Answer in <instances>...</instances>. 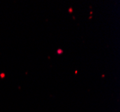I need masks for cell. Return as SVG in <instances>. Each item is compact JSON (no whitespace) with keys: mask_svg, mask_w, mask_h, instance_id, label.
<instances>
[{"mask_svg":"<svg viewBox=\"0 0 120 112\" xmlns=\"http://www.w3.org/2000/svg\"><path fill=\"white\" fill-rule=\"evenodd\" d=\"M0 76H1V78H4V77H5V74H1Z\"/></svg>","mask_w":120,"mask_h":112,"instance_id":"2","label":"cell"},{"mask_svg":"<svg viewBox=\"0 0 120 112\" xmlns=\"http://www.w3.org/2000/svg\"><path fill=\"white\" fill-rule=\"evenodd\" d=\"M56 52H57L58 54H62V53H63V50H62V49H57Z\"/></svg>","mask_w":120,"mask_h":112,"instance_id":"1","label":"cell"},{"mask_svg":"<svg viewBox=\"0 0 120 112\" xmlns=\"http://www.w3.org/2000/svg\"><path fill=\"white\" fill-rule=\"evenodd\" d=\"M69 12H70V13H72V12H73V9H72V8H70V9H69Z\"/></svg>","mask_w":120,"mask_h":112,"instance_id":"3","label":"cell"}]
</instances>
